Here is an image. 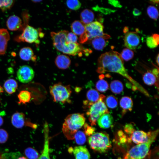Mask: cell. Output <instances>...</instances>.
<instances>
[{
    "label": "cell",
    "instance_id": "1",
    "mask_svg": "<svg viewBox=\"0 0 159 159\" xmlns=\"http://www.w3.org/2000/svg\"><path fill=\"white\" fill-rule=\"evenodd\" d=\"M67 31L64 30L58 32H52L51 36L54 47L64 54L75 56H81L83 48L79 43L69 42L67 40Z\"/></svg>",
    "mask_w": 159,
    "mask_h": 159
},
{
    "label": "cell",
    "instance_id": "2",
    "mask_svg": "<svg viewBox=\"0 0 159 159\" xmlns=\"http://www.w3.org/2000/svg\"><path fill=\"white\" fill-rule=\"evenodd\" d=\"M85 118L82 114L74 113L68 115L62 125V130L65 136L69 140L74 139L78 130L84 125Z\"/></svg>",
    "mask_w": 159,
    "mask_h": 159
},
{
    "label": "cell",
    "instance_id": "3",
    "mask_svg": "<svg viewBox=\"0 0 159 159\" xmlns=\"http://www.w3.org/2000/svg\"><path fill=\"white\" fill-rule=\"evenodd\" d=\"M149 139L147 142L138 144L132 147L121 159H143L148 154L151 145L156 139L158 130L150 131Z\"/></svg>",
    "mask_w": 159,
    "mask_h": 159
},
{
    "label": "cell",
    "instance_id": "4",
    "mask_svg": "<svg viewBox=\"0 0 159 159\" xmlns=\"http://www.w3.org/2000/svg\"><path fill=\"white\" fill-rule=\"evenodd\" d=\"M88 142L92 149L101 153L107 152L111 147L108 135L104 132L94 133L89 137Z\"/></svg>",
    "mask_w": 159,
    "mask_h": 159
},
{
    "label": "cell",
    "instance_id": "5",
    "mask_svg": "<svg viewBox=\"0 0 159 159\" xmlns=\"http://www.w3.org/2000/svg\"><path fill=\"white\" fill-rule=\"evenodd\" d=\"M105 96L100 95L99 100L89 106L86 114L92 126L96 125L100 117L103 114L109 113V112L105 103Z\"/></svg>",
    "mask_w": 159,
    "mask_h": 159
},
{
    "label": "cell",
    "instance_id": "6",
    "mask_svg": "<svg viewBox=\"0 0 159 159\" xmlns=\"http://www.w3.org/2000/svg\"><path fill=\"white\" fill-rule=\"evenodd\" d=\"M49 91L54 101L63 103L71 102L69 99L72 91L70 85L59 83L51 86Z\"/></svg>",
    "mask_w": 159,
    "mask_h": 159
},
{
    "label": "cell",
    "instance_id": "7",
    "mask_svg": "<svg viewBox=\"0 0 159 159\" xmlns=\"http://www.w3.org/2000/svg\"><path fill=\"white\" fill-rule=\"evenodd\" d=\"M102 24L98 21H94L85 25V31L81 35L83 40L86 42L88 40L98 37H103L105 39L110 38L109 35L104 34Z\"/></svg>",
    "mask_w": 159,
    "mask_h": 159
},
{
    "label": "cell",
    "instance_id": "8",
    "mask_svg": "<svg viewBox=\"0 0 159 159\" xmlns=\"http://www.w3.org/2000/svg\"><path fill=\"white\" fill-rule=\"evenodd\" d=\"M43 36L42 33L39 32L37 29L27 25L23 29L22 33L16 37L15 40L18 42H23L39 44V37H42Z\"/></svg>",
    "mask_w": 159,
    "mask_h": 159
},
{
    "label": "cell",
    "instance_id": "9",
    "mask_svg": "<svg viewBox=\"0 0 159 159\" xmlns=\"http://www.w3.org/2000/svg\"><path fill=\"white\" fill-rule=\"evenodd\" d=\"M16 74L17 78L20 82L26 83L33 80L34 76V72L31 67L24 65L20 67Z\"/></svg>",
    "mask_w": 159,
    "mask_h": 159
},
{
    "label": "cell",
    "instance_id": "10",
    "mask_svg": "<svg viewBox=\"0 0 159 159\" xmlns=\"http://www.w3.org/2000/svg\"><path fill=\"white\" fill-rule=\"evenodd\" d=\"M124 44L127 48L135 50L140 43V38L135 32H130L125 34L124 39Z\"/></svg>",
    "mask_w": 159,
    "mask_h": 159
},
{
    "label": "cell",
    "instance_id": "11",
    "mask_svg": "<svg viewBox=\"0 0 159 159\" xmlns=\"http://www.w3.org/2000/svg\"><path fill=\"white\" fill-rule=\"evenodd\" d=\"M49 126L47 123L44 125V142L41 154L37 159H50L49 154Z\"/></svg>",
    "mask_w": 159,
    "mask_h": 159
},
{
    "label": "cell",
    "instance_id": "12",
    "mask_svg": "<svg viewBox=\"0 0 159 159\" xmlns=\"http://www.w3.org/2000/svg\"><path fill=\"white\" fill-rule=\"evenodd\" d=\"M149 132L143 130H135L130 135V139L134 143L139 144L145 143L149 139Z\"/></svg>",
    "mask_w": 159,
    "mask_h": 159
},
{
    "label": "cell",
    "instance_id": "13",
    "mask_svg": "<svg viewBox=\"0 0 159 159\" xmlns=\"http://www.w3.org/2000/svg\"><path fill=\"white\" fill-rule=\"evenodd\" d=\"M6 25L9 30L16 31L22 26V21L19 16L13 15L10 16L8 19Z\"/></svg>",
    "mask_w": 159,
    "mask_h": 159
},
{
    "label": "cell",
    "instance_id": "14",
    "mask_svg": "<svg viewBox=\"0 0 159 159\" xmlns=\"http://www.w3.org/2000/svg\"><path fill=\"white\" fill-rule=\"evenodd\" d=\"M9 38V35L7 29H0V55L5 54Z\"/></svg>",
    "mask_w": 159,
    "mask_h": 159
},
{
    "label": "cell",
    "instance_id": "15",
    "mask_svg": "<svg viewBox=\"0 0 159 159\" xmlns=\"http://www.w3.org/2000/svg\"><path fill=\"white\" fill-rule=\"evenodd\" d=\"M75 159H90V155L88 149L84 146L75 147L73 150Z\"/></svg>",
    "mask_w": 159,
    "mask_h": 159
},
{
    "label": "cell",
    "instance_id": "16",
    "mask_svg": "<svg viewBox=\"0 0 159 159\" xmlns=\"http://www.w3.org/2000/svg\"><path fill=\"white\" fill-rule=\"evenodd\" d=\"M159 77L154 74L151 71H148L144 73L143 79L144 83L148 85H155L158 90Z\"/></svg>",
    "mask_w": 159,
    "mask_h": 159
},
{
    "label": "cell",
    "instance_id": "17",
    "mask_svg": "<svg viewBox=\"0 0 159 159\" xmlns=\"http://www.w3.org/2000/svg\"><path fill=\"white\" fill-rule=\"evenodd\" d=\"M97 122L100 128L107 129L110 127L112 125L113 119L112 115L110 114H105L101 116Z\"/></svg>",
    "mask_w": 159,
    "mask_h": 159
},
{
    "label": "cell",
    "instance_id": "18",
    "mask_svg": "<svg viewBox=\"0 0 159 159\" xmlns=\"http://www.w3.org/2000/svg\"><path fill=\"white\" fill-rule=\"evenodd\" d=\"M71 60L67 56L61 54L56 57L55 63L56 66L59 69H66L68 68L71 64Z\"/></svg>",
    "mask_w": 159,
    "mask_h": 159
},
{
    "label": "cell",
    "instance_id": "19",
    "mask_svg": "<svg viewBox=\"0 0 159 159\" xmlns=\"http://www.w3.org/2000/svg\"><path fill=\"white\" fill-rule=\"evenodd\" d=\"M25 115L22 112H16L12 115L11 122L15 127L20 128L22 127L25 123Z\"/></svg>",
    "mask_w": 159,
    "mask_h": 159
},
{
    "label": "cell",
    "instance_id": "20",
    "mask_svg": "<svg viewBox=\"0 0 159 159\" xmlns=\"http://www.w3.org/2000/svg\"><path fill=\"white\" fill-rule=\"evenodd\" d=\"M120 105L122 109V115H124L127 112L132 110L133 102L132 99L127 96L123 97L121 98Z\"/></svg>",
    "mask_w": 159,
    "mask_h": 159
},
{
    "label": "cell",
    "instance_id": "21",
    "mask_svg": "<svg viewBox=\"0 0 159 159\" xmlns=\"http://www.w3.org/2000/svg\"><path fill=\"white\" fill-rule=\"evenodd\" d=\"M100 95L95 90H89L86 94L87 100L84 101V105L88 106L97 102L99 99Z\"/></svg>",
    "mask_w": 159,
    "mask_h": 159
},
{
    "label": "cell",
    "instance_id": "22",
    "mask_svg": "<svg viewBox=\"0 0 159 159\" xmlns=\"http://www.w3.org/2000/svg\"><path fill=\"white\" fill-rule=\"evenodd\" d=\"M19 55L21 59L25 61L34 60L36 59L32 49L29 47L21 48L19 51Z\"/></svg>",
    "mask_w": 159,
    "mask_h": 159
},
{
    "label": "cell",
    "instance_id": "23",
    "mask_svg": "<svg viewBox=\"0 0 159 159\" xmlns=\"http://www.w3.org/2000/svg\"><path fill=\"white\" fill-rule=\"evenodd\" d=\"M94 17L93 12L91 10L88 9L83 10L80 15L81 21L85 25L92 22Z\"/></svg>",
    "mask_w": 159,
    "mask_h": 159
},
{
    "label": "cell",
    "instance_id": "24",
    "mask_svg": "<svg viewBox=\"0 0 159 159\" xmlns=\"http://www.w3.org/2000/svg\"><path fill=\"white\" fill-rule=\"evenodd\" d=\"M71 30L76 35H81L85 31V25L81 21L76 20L72 24L71 26Z\"/></svg>",
    "mask_w": 159,
    "mask_h": 159
},
{
    "label": "cell",
    "instance_id": "25",
    "mask_svg": "<svg viewBox=\"0 0 159 159\" xmlns=\"http://www.w3.org/2000/svg\"><path fill=\"white\" fill-rule=\"evenodd\" d=\"M103 37H97L92 40L91 44L95 49L100 50L103 49L107 45V41Z\"/></svg>",
    "mask_w": 159,
    "mask_h": 159
},
{
    "label": "cell",
    "instance_id": "26",
    "mask_svg": "<svg viewBox=\"0 0 159 159\" xmlns=\"http://www.w3.org/2000/svg\"><path fill=\"white\" fill-rule=\"evenodd\" d=\"M6 91L9 94H12L15 92L18 87L16 81L13 79H10L6 80L4 85Z\"/></svg>",
    "mask_w": 159,
    "mask_h": 159
},
{
    "label": "cell",
    "instance_id": "27",
    "mask_svg": "<svg viewBox=\"0 0 159 159\" xmlns=\"http://www.w3.org/2000/svg\"><path fill=\"white\" fill-rule=\"evenodd\" d=\"M110 88L112 92L115 94H119L123 90V86L120 81L114 80L111 82Z\"/></svg>",
    "mask_w": 159,
    "mask_h": 159
},
{
    "label": "cell",
    "instance_id": "28",
    "mask_svg": "<svg viewBox=\"0 0 159 159\" xmlns=\"http://www.w3.org/2000/svg\"><path fill=\"white\" fill-rule=\"evenodd\" d=\"M159 43V36L156 34H153L151 36L147 38L146 44L148 47L153 49L157 47Z\"/></svg>",
    "mask_w": 159,
    "mask_h": 159
},
{
    "label": "cell",
    "instance_id": "29",
    "mask_svg": "<svg viewBox=\"0 0 159 159\" xmlns=\"http://www.w3.org/2000/svg\"><path fill=\"white\" fill-rule=\"evenodd\" d=\"M18 97L19 103L26 104L29 102L31 99V94L29 91L23 90L19 92Z\"/></svg>",
    "mask_w": 159,
    "mask_h": 159
},
{
    "label": "cell",
    "instance_id": "30",
    "mask_svg": "<svg viewBox=\"0 0 159 159\" xmlns=\"http://www.w3.org/2000/svg\"><path fill=\"white\" fill-rule=\"evenodd\" d=\"M105 102L107 106L111 109L115 108L118 103L117 98L112 95H110L107 97Z\"/></svg>",
    "mask_w": 159,
    "mask_h": 159
},
{
    "label": "cell",
    "instance_id": "31",
    "mask_svg": "<svg viewBox=\"0 0 159 159\" xmlns=\"http://www.w3.org/2000/svg\"><path fill=\"white\" fill-rule=\"evenodd\" d=\"M95 87L98 91L104 92L108 89L109 85L106 80L101 78L96 82Z\"/></svg>",
    "mask_w": 159,
    "mask_h": 159
},
{
    "label": "cell",
    "instance_id": "32",
    "mask_svg": "<svg viewBox=\"0 0 159 159\" xmlns=\"http://www.w3.org/2000/svg\"><path fill=\"white\" fill-rule=\"evenodd\" d=\"M120 55L123 60L127 61L132 58L134 53L132 50L126 48L122 50Z\"/></svg>",
    "mask_w": 159,
    "mask_h": 159
},
{
    "label": "cell",
    "instance_id": "33",
    "mask_svg": "<svg viewBox=\"0 0 159 159\" xmlns=\"http://www.w3.org/2000/svg\"><path fill=\"white\" fill-rule=\"evenodd\" d=\"M147 14L151 19L156 20L159 16L158 11L157 9L153 6H149L147 8Z\"/></svg>",
    "mask_w": 159,
    "mask_h": 159
},
{
    "label": "cell",
    "instance_id": "34",
    "mask_svg": "<svg viewBox=\"0 0 159 159\" xmlns=\"http://www.w3.org/2000/svg\"><path fill=\"white\" fill-rule=\"evenodd\" d=\"M25 155L29 159H37L39 156L38 152L30 147L26 148L24 151Z\"/></svg>",
    "mask_w": 159,
    "mask_h": 159
},
{
    "label": "cell",
    "instance_id": "35",
    "mask_svg": "<svg viewBox=\"0 0 159 159\" xmlns=\"http://www.w3.org/2000/svg\"><path fill=\"white\" fill-rule=\"evenodd\" d=\"M74 139L76 143L79 145L83 144L86 140V136L85 133L81 131H78L75 134Z\"/></svg>",
    "mask_w": 159,
    "mask_h": 159
},
{
    "label": "cell",
    "instance_id": "36",
    "mask_svg": "<svg viewBox=\"0 0 159 159\" xmlns=\"http://www.w3.org/2000/svg\"><path fill=\"white\" fill-rule=\"evenodd\" d=\"M66 4L68 8L74 10H77L79 9L81 5L80 2L77 0H67Z\"/></svg>",
    "mask_w": 159,
    "mask_h": 159
},
{
    "label": "cell",
    "instance_id": "37",
    "mask_svg": "<svg viewBox=\"0 0 159 159\" xmlns=\"http://www.w3.org/2000/svg\"><path fill=\"white\" fill-rule=\"evenodd\" d=\"M14 0H0V9L3 11L10 9L14 4Z\"/></svg>",
    "mask_w": 159,
    "mask_h": 159
},
{
    "label": "cell",
    "instance_id": "38",
    "mask_svg": "<svg viewBox=\"0 0 159 159\" xmlns=\"http://www.w3.org/2000/svg\"><path fill=\"white\" fill-rule=\"evenodd\" d=\"M8 134L7 132L4 130L0 129V143H5L8 140Z\"/></svg>",
    "mask_w": 159,
    "mask_h": 159
},
{
    "label": "cell",
    "instance_id": "39",
    "mask_svg": "<svg viewBox=\"0 0 159 159\" xmlns=\"http://www.w3.org/2000/svg\"><path fill=\"white\" fill-rule=\"evenodd\" d=\"M78 39L77 35L73 32H69L67 36V40L68 42L73 43H77Z\"/></svg>",
    "mask_w": 159,
    "mask_h": 159
},
{
    "label": "cell",
    "instance_id": "40",
    "mask_svg": "<svg viewBox=\"0 0 159 159\" xmlns=\"http://www.w3.org/2000/svg\"><path fill=\"white\" fill-rule=\"evenodd\" d=\"M84 125L86 135L90 136L94 133L93 132L95 130V129L94 128L89 126L87 124H85Z\"/></svg>",
    "mask_w": 159,
    "mask_h": 159
},
{
    "label": "cell",
    "instance_id": "41",
    "mask_svg": "<svg viewBox=\"0 0 159 159\" xmlns=\"http://www.w3.org/2000/svg\"><path fill=\"white\" fill-rule=\"evenodd\" d=\"M124 130L130 136L135 130L133 125L131 124H128L125 125L124 127Z\"/></svg>",
    "mask_w": 159,
    "mask_h": 159
},
{
    "label": "cell",
    "instance_id": "42",
    "mask_svg": "<svg viewBox=\"0 0 159 159\" xmlns=\"http://www.w3.org/2000/svg\"><path fill=\"white\" fill-rule=\"evenodd\" d=\"M108 2L110 4L115 7L120 8L122 7L121 5L118 1L109 0Z\"/></svg>",
    "mask_w": 159,
    "mask_h": 159
},
{
    "label": "cell",
    "instance_id": "43",
    "mask_svg": "<svg viewBox=\"0 0 159 159\" xmlns=\"http://www.w3.org/2000/svg\"><path fill=\"white\" fill-rule=\"evenodd\" d=\"M132 14L134 16H137L140 15L141 14V12L138 9L135 8L133 10Z\"/></svg>",
    "mask_w": 159,
    "mask_h": 159
},
{
    "label": "cell",
    "instance_id": "44",
    "mask_svg": "<svg viewBox=\"0 0 159 159\" xmlns=\"http://www.w3.org/2000/svg\"><path fill=\"white\" fill-rule=\"evenodd\" d=\"M3 123V120L2 118L0 116V126L2 125Z\"/></svg>",
    "mask_w": 159,
    "mask_h": 159
},
{
    "label": "cell",
    "instance_id": "45",
    "mask_svg": "<svg viewBox=\"0 0 159 159\" xmlns=\"http://www.w3.org/2000/svg\"><path fill=\"white\" fill-rule=\"evenodd\" d=\"M159 54H158L157 56V57L156 58V61L158 65H159Z\"/></svg>",
    "mask_w": 159,
    "mask_h": 159
},
{
    "label": "cell",
    "instance_id": "46",
    "mask_svg": "<svg viewBox=\"0 0 159 159\" xmlns=\"http://www.w3.org/2000/svg\"><path fill=\"white\" fill-rule=\"evenodd\" d=\"M150 1L153 4H158L159 2L158 0H151Z\"/></svg>",
    "mask_w": 159,
    "mask_h": 159
},
{
    "label": "cell",
    "instance_id": "47",
    "mask_svg": "<svg viewBox=\"0 0 159 159\" xmlns=\"http://www.w3.org/2000/svg\"><path fill=\"white\" fill-rule=\"evenodd\" d=\"M42 1V0H32V1L34 3H37V2H39L41 1Z\"/></svg>",
    "mask_w": 159,
    "mask_h": 159
},
{
    "label": "cell",
    "instance_id": "48",
    "mask_svg": "<svg viewBox=\"0 0 159 159\" xmlns=\"http://www.w3.org/2000/svg\"><path fill=\"white\" fill-rule=\"evenodd\" d=\"M17 159H27L24 157H20L18 158Z\"/></svg>",
    "mask_w": 159,
    "mask_h": 159
},
{
    "label": "cell",
    "instance_id": "49",
    "mask_svg": "<svg viewBox=\"0 0 159 159\" xmlns=\"http://www.w3.org/2000/svg\"></svg>",
    "mask_w": 159,
    "mask_h": 159
}]
</instances>
